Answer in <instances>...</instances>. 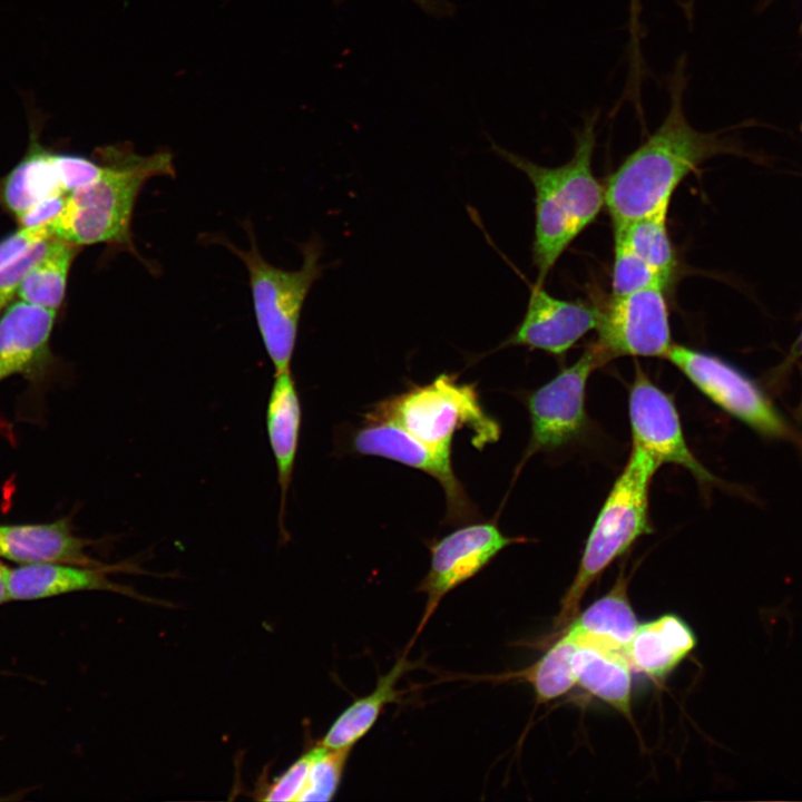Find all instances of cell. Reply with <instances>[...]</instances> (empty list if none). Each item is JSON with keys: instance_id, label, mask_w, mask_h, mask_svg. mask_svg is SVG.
Segmentation results:
<instances>
[{"instance_id": "16", "label": "cell", "mask_w": 802, "mask_h": 802, "mask_svg": "<svg viewBox=\"0 0 802 802\" xmlns=\"http://www.w3.org/2000/svg\"><path fill=\"white\" fill-rule=\"evenodd\" d=\"M301 421V402L291 370L275 374L266 409V430L281 490L278 520L282 534H286V497L299 447Z\"/></svg>"}, {"instance_id": "27", "label": "cell", "mask_w": 802, "mask_h": 802, "mask_svg": "<svg viewBox=\"0 0 802 802\" xmlns=\"http://www.w3.org/2000/svg\"><path fill=\"white\" fill-rule=\"evenodd\" d=\"M665 286L656 272L617 234H614L612 295H625L648 287Z\"/></svg>"}, {"instance_id": "13", "label": "cell", "mask_w": 802, "mask_h": 802, "mask_svg": "<svg viewBox=\"0 0 802 802\" xmlns=\"http://www.w3.org/2000/svg\"><path fill=\"white\" fill-rule=\"evenodd\" d=\"M599 315V307L558 299L544 285L534 284L520 324L501 348L517 345L563 354L597 327Z\"/></svg>"}, {"instance_id": "10", "label": "cell", "mask_w": 802, "mask_h": 802, "mask_svg": "<svg viewBox=\"0 0 802 802\" xmlns=\"http://www.w3.org/2000/svg\"><path fill=\"white\" fill-rule=\"evenodd\" d=\"M524 540L505 536L493 522H480L461 527L436 541L431 546L429 570L418 586L427 600L411 645L443 597L476 576L507 546Z\"/></svg>"}, {"instance_id": "28", "label": "cell", "mask_w": 802, "mask_h": 802, "mask_svg": "<svg viewBox=\"0 0 802 802\" xmlns=\"http://www.w3.org/2000/svg\"><path fill=\"white\" fill-rule=\"evenodd\" d=\"M52 238V237H51ZM45 239L0 268V314L18 293V288L29 268L43 255L49 241Z\"/></svg>"}, {"instance_id": "30", "label": "cell", "mask_w": 802, "mask_h": 802, "mask_svg": "<svg viewBox=\"0 0 802 802\" xmlns=\"http://www.w3.org/2000/svg\"><path fill=\"white\" fill-rule=\"evenodd\" d=\"M312 760V750L300 756L288 769L274 780L268 786L265 801H297L304 789L309 767Z\"/></svg>"}, {"instance_id": "12", "label": "cell", "mask_w": 802, "mask_h": 802, "mask_svg": "<svg viewBox=\"0 0 802 802\" xmlns=\"http://www.w3.org/2000/svg\"><path fill=\"white\" fill-rule=\"evenodd\" d=\"M366 418V423L352 438L355 452L390 459L428 473L443 488L447 522L475 519L477 510L452 469L450 454L431 449L392 421Z\"/></svg>"}, {"instance_id": "34", "label": "cell", "mask_w": 802, "mask_h": 802, "mask_svg": "<svg viewBox=\"0 0 802 802\" xmlns=\"http://www.w3.org/2000/svg\"><path fill=\"white\" fill-rule=\"evenodd\" d=\"M8 575L9 568L0 561V605L10 602L8 590Z\"/></svg>"}, {"instance_id": "1", "label": "cell", "mask_w": 802, "mask_h": 802, "mask_svg": "<svg viewBox=\"0 0 802 802\" xmlns=\"http://www.w3.org/2000/svg\"><path fill=\"white\" fill-rule=\"evenodd\" d=\"M686 56H681L666 80L667 113L644 140L612 173L605 187V206L613 226H623L669 207L679 184L707 159L732 151L717 134L702 133L687 120L684 95Z\"/></svg>"}, {"instance_id": "36", "label": "cell", "mask_w": 802, "mask_h": 802, "mask_svg": "<svg viewBox=\"0 0 802 802\" xmlns=\"http://www.w3.org/2000/svg\"><path fill=\"white\" fill-rule=\"evenodd\" d=\"M413 1L417 2L418 4H420L421 7H423L424 9H427V10H432V9H436V8H437L436 3L432 2V1H429V0H413ZM437 9H438V8H437Z\"/></svg>"}, {"instance_id": "2", "label": "cell", "mask_w": 802, "mask_h": 802, "mask_svg": "<svg viewBox=\"0 0 802 802\" xmlns=\"http://www.w3.org/2000/svg\"><path fill=\"white\" fill-rule=\"evenodd\" d=\"M597 120V111L585 117L575 134L571 158L556 167L538 165L492 144L499 156L528 177L535 190L536 285H544L559 257L605 206V187L593 172Z\"/></svg>"}, {"instance_id": "9", "label": "cell", "mask_w": 802, "mask_h": 802, "mask_svg": "<svg viewBox=\"0 0 802 802\" xmlns=\"http://www.w3.org/2000/svg\"><path fill=\"white\" fill-rule=\"evenodd\" d=\"M605 363L593 342L575 363L528 397L531 424L528 454L560 448L584 432L586 384L591 372Z\"/></svg>"}, {"instance_id": "32", "label": "cell", "mask_w": 802, "mask_h": 802, "mask_svg": "<svg viewBox=\"0 0 802 802\" xmlns=\"http://www.w3.org/2000/svg\"><path fill=\"white\" fill-rule=\"evenodd\" d=\"M640 14H642V2L640 0H629V85L630 89L638 91L640 90L642 77H643V59L640 51Z\"/></svg>"}, {"instance_id": "6", "label": "cell", "mask_w": 802, "mask_h": 802, "mask_svg": "<svg viewBox=\"0 0 802 802\" xmlns=\"http://www.w3.org/2000/svg\"><path fill=\"white\" fill-rule=\"evenodd\" d=\"M368 417L392 421L446 454H450L457 430L468 428L473 433V446L480 449L500 434L498 423L483 410L475 385L459 383L457 375L448 373L378 403Z\"/></svg>"}, {"instance_id": "35", "label": "cell", "mask_w": 802, "mask_h": 802, "mask_svg": "<svg viewBox=\"0 0 802 802\" xmlns=\"http://www.w3.org/2000/svg\"><path fill=\"white\" fill-rule=\"evenodd\" d=\"M800 356H802V327H801V331H800L796 340L794 341V343L791 348V351L788 355V359H786L784 365L785 366L790 365L792 362H794Z\"/></svg>"}, {"instance_id": "7", "label": "cell", "mask_w": 802, "mask_h": 802, "mask_svg": "<svg viewBox=\"0 0 802 802\" xmlns=\"http://www.w3.org/2000/svg\"><path fill=\"white\" fill-rule=\"evenodd\" d=\"M666 359L707 399L756 433L794 440L795 433L763 388L731 362L673 343Z\"/></svg>"}, {"instance_id": "33", "label": "cell", "mask_w": 802, "mask_h": 802, "mask_svg": "<svg viewBox=\"0 0 802 802\" xmlns=\"http://www.w3.org/2000/svg\"><path fill=\"white\" fill-rule=\"evenodd\" d=\"M67 194L50 197L20 216V226H39L50 224L65 206Z\"/></svg>"}, {"instance_id": "14", "label": "cell", "mask_w": 802, "mask_h": 802, "mask_svg": "<svg viewBox=\"0 0 802 802\" xmlns=\"http://www.w3.org/2000/svg\"><path fill=\"white\" fill-rule=\"evenodd\" d=\"M57 310L22 300L9 305L0 316V381L31 373L48 358L49 340Z\"/></svg>"}, {"instance_id": "23", "label": "cell", "mask_w": 802, "mask_h": 802, "mask_svg": "<svg viewBox=\"0 0 802 802\" xmlns=\"http://www.w3.org/2000/svg\"><path fill=\"white\" fill-rule=\"evenodd\" d=\"M78 246L52 237L43 255L25 275L17 295L20 300L58 310L63 301L67 280Z\"/></svg>"}, {"instance_id": "17", "label": "cell", "mask_w": 802, "mask_h": 802, "mask_svg": "<svg viewBox=\"0 0 802 802\" xmlns=\"http://www.w3.org/2000/svg\"><path fill=\"white\" fill-rule=\"evenodd\" d=\"M696 638L678 616L666 614L637 627L626 649L630 668L652 678L667 676L695 647Z\"/></svg>"}, {"instance_id": "25", "label": "cell", "mask_w": 802, "mask_h": 802, "mask_svg": "<svg viewBox=\"0 0 802 802\" xmlns=\"http://www.w3.org/2000/svg\"><path fill=\"white\" fill-rule=\"evenodd\" d=\"M578 644L570 632L556 642L532 666L500 678L529 682L538 703H546L567 693L576 683L571 659Z\"/></svg>"}, {"instance_id": "21", "label": "cell", "mask_w": 802, "mask_h": 802, "mask_svg": "<svg viewBox=\"0 0 802 802\" xmlns=\"http://www.w3.org/2000/svg\"><path fill=\"white\" fill-rule=\"evenodd\" d=\"M408 652L398 658L390 671L378 678L374 689L351 703L332 723L321 744L333 747H350L366 735L383 710L399 701V679L413 666L407 658Z\"/></svg>"}, {"instance_id": "26", "label": "cell", "mask_w": 802, "mask_h": 802, "mask_svg": "<svg viewBox=\"0 0 802 802\" xmlns=\"http://www.w3.org/2000/svg\"><path fill=\"white\" fill-rule=\"evenodd\" d=\"M312 760L297 802L330 801L336 794L352 749L312 747Z\"/></svg>"}, {"instance_id": "5", "label": "cell", "mask_w": 802, "mask_h": 802, "mask_svg": "<svg viewBox=\"0 0 802 802\" xmlns=\"http://www.w3.org/2000/svg\"><path fill=\"white\" fill-rule=\"evenodd\" d=\"M658 464L632 447L628 461L614 482L588 536L577 575L561 602L556 626L574 618L593 581L639 537L652 532L648 493Z\"/></svg>"}, {"instance_id": "20", "label": "cell", "mask_w": 802, "mask_h": 802, "mask_svg": "<svg viewBox=\"0 0 802 802\" xmlns=\"http://www.w3.org/2000/svg\"><path fill=\"white\" fill-rule=\"evenodd\" d=\"M636 616L626 593V580L619 578L614 588L596 600L569 627L577 644L594 643L626 655L637 630Z\"/></svg>"}, {"instance_id": "3", "label": "cell", "mask_w": 802, "mask_h": 802, "mask_svg": "<svg viewBox=\"0 0 802 802\" xmlns=\"http://www.w3.org/2000/svg\"><path fill=\"white\" fill-rule=\"evenodd\" d=\"M99 154L102 173L67 194L63 208L50 223L52 234L77 246L104 243L133 251L130 225L137 197L150 178L174 176L172 155L141 156L118 146Z\"/></svg>"}, {"instance_id": "22", "label": "cell", "mask_w": 802, "mask_h": 802, "mask_svg": "<svg viewBox=\"0 0 802 802\" xmlns=\"http://www.w3.org/2000/svg\"><path fill=\"white\" fill-rule=\"evenodd\" d=\"M66 194L56 170L52 153L33 149L8 174L2 183L1 198L17 218L43 200Z\"/></svg>"}, {"instance_id": "11", "label": "cell", "mask_w": 802, "mask_h": 802, "mask_svg": "<svg viewBox=\"0 0 802 802\" xmlns=\"http://www.w3.org/2000/svg\"><path fill=\"white\" fill-rule=\"evenodd\" d=\"M628 413L634 447L658 466L677 464L703 485L715 482V477L689 450L673 399L654 384L638 364L629 391Z\"/></svg>"}, {"instance_id": "8", "label": "cell", "mask_w": 802, "mask_h": 802, "mask_svg": "<svg viewBox=\"0 0 802 802\" xmlns=\"http://www.w3.org/2000/svg\"><path fill=\"white\" fill-rule=\"evenodd\" d=\"M599 311L594 344L606 363L618 356H667L673 342L663 287L612 295Z\"/></svg>"}, {"instance_id": "29", "label": "cell", "mask_w": 802, "mask_h": 802, "mask_svg": "<svg viewBox=\"0 0 802 802\" xmlns=\"http://www.w3.org/2000/svg\"><path fill=\"white\" fill-rule=\"evenodd\" d=\"M52 159L66 194L92 183L104 169L102 164L81 156L52 153Z\"/></svg>"}, {"instance_id": "4", "label": "cell", "mask_w": 802, "mask_h": 802, "mask_svg": "<svg viewBox=\"0 0 802 802\" xmlns=\"http://www.w3.org/2000/svg\"><path fill=\"white\" fill-rule=\"evenodd\" d=\"M250 247L242 250L222 239L245 265L248 272L257 327L271 359L275 374L291 370L299 323L306 296L321 277L323 244L312 237L301 244L302 265L287 271L270 264L261 254L251 225L246 223Z\"/></svg>"}, {"instance_id": "19", "label": "cell", "mask_w": 802, "mask_h": 802, "mask_svg": "<svg viewBox=\"0 0 802 802\" xmlns=\"http://www.w3.org/2000/svg\"><path fill=\"white\" fill-rule=\"evenodd\" d=\"M571 666L581 687L629 716L632 677L624 653L594 643H579Z\"/></svg>"}, {"instance_id": "18", "label": "cell", "mask_w": 802, "mask_h": 802, "mask_svg": "<svg viewBox=\"0 0 802 802\" xmlns=\"http://www.w3.org/2000/svg\"><path fill=\"white\" fill-rule=\"evenodd\" d=\"M100 567L69 564H28L9 568L11 600H35L82 590L125 591L109 581Z\"/></svg>"}, {"instance_id": "31", "label": "cell", "mask_w": 802, "mask_h": 802, "mask_svg": "<svg viewBox=\"0 0 802 802\" xmlns=\"http://www.w3.org/2000/svg\"><path fill=\"white\" fill-rule=\"evenodd\" d=\"M55 237L50 224L20 226L0 241V268L20 256L33 245Z\"/></svg>"}, {"instance_id": "15", "label": "cell", "mask_w": 802, "mask_h": 802, "mask_svg": "<svg viewBox=\"0 0 802 802\" xmlns=\"http://www.w3.org/2000/svg\"><path fill=\"white\" fill-rule=\"evenodd\" d=\"M88 540L77 537L67 519L42 525L0 526V557L28 564L100 567L87 556Z\"/></svg>"}, {"instance_id": "24", "label": "cell", "mask_w": 802, "mask_h": 802, "mask_svg": "<svg viewBox=\"0 0 802 802\" xmlns=\"http://www.w3.org/2000/svg\"><path fill=\"white\" fill-rule=\"evenodd\" d=\"M668 208L623 226H614V234L619 235L656 272L666 290L677 268V258L667 228Z\"/></svg>"}]
</instances>
